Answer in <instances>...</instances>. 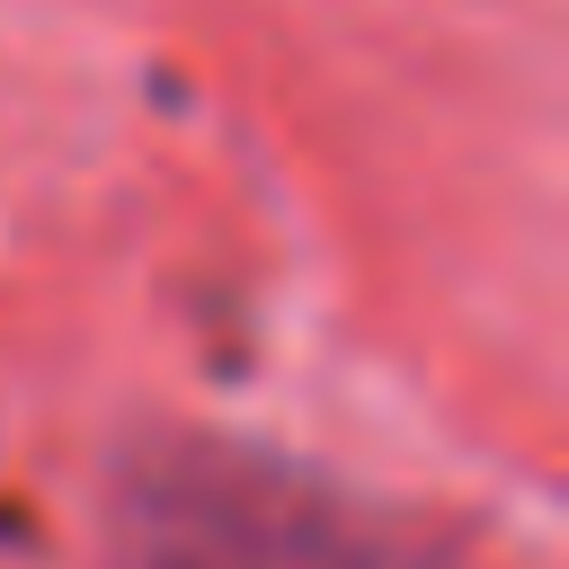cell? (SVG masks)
<instances>
[{"label": "cell", "instance_id": "6da1fadb", "mask_svg": "<svg viewBox=\"0 0 569 569\" xmlns=\"http://www.w3.org/2000/svg\"><path fill=\"white\" fill-rule=\"evenodd\" d=\"M116 569H471L436 533L373 525L365 507L302 498L293 480H187L124 507Z\"/></svg>", "mask_w": 569, "mask_h": 569}]
</instances>
